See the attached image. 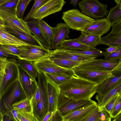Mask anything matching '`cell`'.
Here are the masks:
<instances>
[{
	"label": "cell",
	"mask_w": 121,
	"mask_h": 121,
	"mask_svg": "<svg viewBox=\"0 0 121 121\" xmlns=\"http://www.w3.org/2000/svg\"><path fill=\"white\" fill-rule=\"evenodd\" d=\"M27 98L18 79L0 100V109L3 115L13 109L12 105L14 103Z\"/></svg>",
	"instance_id": "7a4b0ae2"
},
{
	"label": "cell",
	"mask_w": 121,
	"mask_h": 121,
	"mask_svg": "<svg viewBox=\"0 0 121 121\" xmlns=\"http://www.w3.org/2000/svg\"><path fill=\"white\" fill-rule=\"evenodd\" d=\"M40 25L44 34L51 44L54 37L53 27L42 20H40Z\"/></svg>",
	"instance_id": "e575fe53"
},
{
	"label": "cell",
	"mask_w": 121,
	"mask_h": 121,
	"mask_svg": "<svg viewBox=\"0 0 121 121\" xmlns=\"http://www.w3.org/2000/svg\"><path fill=\"white\" fill-rule=\"evenodd\" d=\"M73 69H92L111 72L114 70L121 69V59L113 60L95 59L83 63Z\"/></svg>",
	"instance_id": "52a82bcc"
},
{
	"label": "cell",
	"mask_w": 121,
	"mask_h": 121,
	"mask_svg": "<svg viewBox=\"0 0 121 121\" xmlns=\"http://www.w3.org/2000/svg\"><path fill=\"white\" fill-rule=\"evenodd\" d=\"M96 102L91 99H75L69 98L60 92L58 100L57 109L63 116L72 111Z\"/></svg>",
	"instance_id": "5b68a950"
},
{
	"label": "cell",
	"mask_w": 121,
	"mask_h": 121,
	"mask_svg": "<svg viewBox=\"0 0 121 121\" xmlns=\"http://www.w3.org/2000/svg\"><path fill=\"white\" fill-rule=\"evenodd\" d=\"M0 26H2L4 27V22L2 19L0 17Z\"/></svg>",
	"instance_id": "db71d44e"
},
{
	"label": "cell",
	"mask_w": 121,
	"mask_h": 121,
	"mask_svg": "<svg viewBox=\"0 0 121 121\" xmlns=\"http://www.w3.org/2000/svg\"><path fill=\"white\" fill-rule=\"evenodd\" d=\"M18 64L33 78L36 79L39 73L34 62L20 60Z\"/></svg>",
	"instance_id": "4dcf8cb0"
},
{
	"label": "cell",
	"mask_w": 121,
	"mask_h": 121,
	"mask_svg": "<svg viewBox=\"0 0 121 121\" xmlns=\"http://www.w3.org/2000/svg\"><path fill=\"white\" fill-rule=\"evenodd\" d=\"M78 4L82 13L94 19L107 16L109 12L107 9V5L101 3L99 0H81Z\"/></svg>",
	"instance_id": "277c9868"
},
{
	"label": "cell",
	"mask_w": 121,
	"mask_h": 121,
	"mask_svg": "<svg viewBox=\"0 0 121 121\" xmlns=\"http://www.w3.org/2000/svg\"><path fill=\"white\" fill-rule=\"evenodd\" d=\"M9 61L7 57L0 56V72H4L6 67Z\"/></svg>",
	"instance_id": "bcb514c9"
},
{
	"label": "cell",
	"mask_w": 121,
	"mask_h": 121,
	"mask_svg": "<svg viewBox=\"0 0 121 121\" xmlns=\"http://www.w3.org/2000/svg\"><path fill=\"white\" fill-rule=\"evenodd\" d=\"M97 105L96 102L72 111L63 116V121H82Z\"/></svg>",
	"instance_id": "44dd1931"
},
{
	"label": "cell",
	"mask_w": 121,
	"mask_h": 121,
	"mask_svg": "<svg viewBox=\"0 0 121 121\" xmlns=\"http://www.w3.org/2000/svg\"><path fill=\"white\" fill-rule=\"evenodd\" d=\"M50 58L53 62L59 66L64 68L69 69H72L84 63L67 59L53 57Z\"/></svg>",
	"instance_id": "f546056e"
},
{
	"label": "cell",
	"mask_w": 121,
	"mask_h": 121,
	"mask_svg": "<svg viewBox=\"0 0 121 121\" xmlns=\"http://www.w3.org/2000/svg\"><path fill=\"white\" fill-rule=\"evenodd\" d=\"M118 92H121V82L104 95H101L97 94L96 95L95 98L97 101L99 106L101 108L104 107L113 97Z\"/></svg>",
	"instance_id": "d4e9b609"
},
{
	"label": "cell",
	"mask_w": 121,
	"mask_h": 121,
	"mask_svg": "<svg viewBox=\"0 0 121 121\" xmlns=\"http://www.w3.org/2000/svg\"><path fill=\"white\" fill-rule=\"evenodd\" d=\"M4 73H3L0 72V86L2 81V78H3Z\"/></svg>",
	"instance_id": "f5cc1de1"
},
{
	"label": "cell",
	"mask_w": 121,
	"mask_h": 121,
	"mask_svg": "<svg viewBox=\"0 0 121 121\" xmlns=\"http://www.w3.org/2000/svg\"><path fill=\"white\" fill-rule=\"evenodd\" d=\"M48 0H35L33 7L28 13L25 17L23 20L26 22L31 18L34 13Z\"/></svg>",
	"instance_id": "74e56055"
},
{
	"label": "cell",
	"mask_w": 121,
	"mask_h": 121,
	"mask_svg": "<svg viewBox=\"0 0 121 121\" xmlns=\"http://www.w3.org/2000/svg\"><path fill=\"white\" fill-rule=\"evenodd\" d=\"M101 108L98 105L82 120V121H99Z\"/></svg>",
	"instance_id": "d590c367"
},
{
	"label": "cell",
	"mask_w": 121,
	"mask_h": 121,
	"mask_svg": "<svg viewBox=\"0 0 121 121\" xmlns=\"http://www.w3.org/2000/svg\"><path fill=\"white\" fill-rule=\"evenodd\" d=\"M26 51L17 55L16 56L19 59L35 62L44 59L51 58V50L43 47L28 45Z\"/></svg>",
	"instance_id": "8fae6325"
},
{
	"label": "cell",
	"mask_w": 121,
	"mask_h": 121,
	"mask_svg": "<svg viewBox=\"0 0 121 121\" xmlns=\"http://www.w3.org/2000/svg\"><path fill=\"white\" fill-rule=\"evenodd\" d=\"M62 19L69 28L81 31L95 19L74 9L64 12Z\"/></svg>",
	"instance_id": "3957f363"
},
{
	"label": "cell",
	"mask_w": 121,
	"mask_h": 121,
	"mask_svg": "<svg viewBox=\"0 0 121 121\" xmlns=\"http://www.w3.org/2000/svg\"><path fill=\"white\" fill-rule=\"evenodd\" d=\"M3 116L0 109V121H3Z\"/></svg>",
	"instance_id": "11a10c76"
},
{
	"label": "cell",
	"mask_w": 121,
	"mask_h": 121,
	"mask_svg": "<svg viewBox=\"0 0 121 121\" xmlns=\"http://www.w3.org/2000/svg\"><path fill=\"white\" fill-rule=\"evenodd\" d=\"M37 77L41 83V93L38 104L33 111L39 121H42L48 111L47 78L43 73H39Z\"/></svg>",
	"instance_id": "30bf717a"
},
{
	"label": "cell",
	"mask_w": 121,
	"mask_h": 121,
	"mask_svg": "<svg viewBox=\"0 0 121 121\" xmlns=\"http://www.w3.org/2000/svg\"><path fill=\"white\" fill-rule=\"evenodd\" d=\"M32 100L27 98L16 102L12 105L13 108L19 112H34Z\"/></svg>",
	"instance_id": "f1b7e54d"
},
{
	"label": "cell",
	"mask_w": 121,
	"mask_h": 121,
	"mask_svg": "<svg viewBox=\"0 0 121 121\" xmlns=\"http://www.w3.org/2000/svg\"><path fill=\"white\" fill-rule=\"evenodd\" d=\"M16 8L7 10H0V17L3 20L4 27L11 28L29 34H31L26 22L17 15Z\"/></svg>",
	"instance_id": "8992f818"
},
{
	"label": "cell",
	"mask_w": 121,
	"mask_h": 121,
	"mask_svg": "<svg viewBox=\"0 0 121 121\" xmlns=\"http://www.w3.org/2000/svg\"><path fill=\"white\" fill-rule=\"evenodd\" d=\"M105 59L113 60L121 59V48L111 53H108L105 56Z\"/></svg>",
	"instance_id": "b9f144b4"
},
{
	"label": "cell",
	"mask_w": 121,
	"mask_h": 121,
	"mask_svg": "<svg viewBox=\"0 0 121 121\" xmlns=\"http://www.w3.org/2000/svg\"><path fill=\"white\" fill-rule=\"evenodd\" d=\"M0 47L8 54L15 56L27 49L26 46H16L0 44Z\"/></svg>",
	"instance_id": "d6a6232c"
},
{
	"label": "cell",
	"mask_w": 121,
	"mask_h": 121,
	"mask_svg": "<svg viewBox=\"0 0 121 121\" xmlns=\"http://www.w3.org/2000/svg\"><path fill=\"white\" fill-rule=\"evenodd\" d=\"M35 1V0H34Z\"/></svg>",
	"instance_id": "91938a15"
},
{
	"label": "cell",
	"mask_w": 121,
	"mask_h": 121,
	"mask_svg": "<svg viewBox=\"0 0 121 121\" xmlns=\"http://www.w3.org/2000/svg\"><path fill=\"white\" fill-rule=\"evenodd\" d=\"M121 98V92L117 93L102 108L108 112L110 115L113 108L117 101Z\"/></svg>",
	"instance_id": "f35d334b"
},
{
	"label": "cell",
	"mask_w": 121,
	"mask_h": 121,
	"mask_svg": "<svg viewBox=\"0 0 121 121\" xmlns=\"http://www.w3.org/2000/svg\"><path fill=\"white\" fill-rule=\"evenodd\" d=\"M18 112L19 121H39V120L34 112Z\"/></svg>",
	"instance_id": "ab89813d"
},
{
	"label": "cell",
	"mask_w": 121,
	"mask_h": 121,
	"mask_svg": "<svg viewBox=\"0 0 121 121\" xmlns=\"http://www.w3.org/2000/svg\"><path fill=\"white\" fill-rule=\"evenodd\" d=\"M53 112L48 111L45 114L42 121H48L51 117Z\"/></svg>",
	"instance_id": "c3c4849f"
},
{
	"label": "cell",
	"mask_w": 121,
	"mask_h": 121,
	"mask_svg": "<svg viewBox=\"0 0 121 121\" xmlns=\"http://www.w3.org/2000/svg\"><path fill=\"white\" fill-rule=\"evenodd\" d=\"M97 85L75 76L59 86L60 92L75 99H91L96 93Z\"/></svg>",
	"instance_id": "6da1fadb"
},
{
	"label": "cell",
	"mask_w": 121,
	"mask_h": 121,
	"mask_svg": "<svg viewBox=\"0 0 121 121\" xmlns=\"http://www.w3.org/2000/svg\"><path fill=\"white\" fill-rule=\"evenodd\" d=\"M78 0H70L69 4H72L74 6H76L78 4Z\"/></svg>",
	"instance_id": "816d5d0a"
},
{
	"label": "cell",
	"mask_w": 121,
	"mask_h": 121,
	"mask_svg": "<svg viewBox=\"0 0 121 121\" xmlns=\"http://www.w3.org/2000/svg\"><path fill=\"white\" fill-rule=\"evenodd\" d=\"M18 79L17 63L15 60H9L0 86V100L9 88Z\"/></svg>",
	"instance_id": "9c48e42d"
},
{
	"label": "cell",
	"mask_w": 121,
	"mask_h": 121,
	"mask_svg": "<svg viewBox=\"0 0 121 121\" xmlns=\"http://www.w3.org/2000/svg\"><path fill=\"white\" fill-rule=\"evenodd\" d=\"M32 0H19L16 8V14L19 18L23 19L24 14L28 5Z\"/></svg>",
	"instance_id": "8d00e7d4"
},
{
	"label": "cell",
	"mask_w": 121,
	"mask_h": 121,
	"mask_svg": "<svg viewBox=\"0 0 121 121\" xmlns=\"http://www.w3.org/2000/svg\"><path fill=\"white\" fill-rule=\"evenodd\" d=\"M119 0H114L115 2L117 4L118 3Z\"/></svg>",
	"instance_id": "6f0895ef"
},
{
	"label": "cell",
	"mask_w": 121,
	"mask_h": 121,
	"mask_svg": "<svg viewBox=\"0 0 121 121\" xmlns=\"http://www.w3.org/2000/svg\"><path fill=\"white\" fill-rule=\"evenodd\" d=\"M101 36L85 33L81 31V34L78 38L83 44L95 48L97 45L102 44L100 40Z\"/></svg>",
	"instance_id": "4316f807"
},
{
	"label": "cell",
	"mask_w": 121,
	"mask_h": 121,
	"mask_svg": "<svg viewBox=\"0 0 121 121\" xmlns=\"http://www.w3.org/2000/svg\"><path fill=\"white\" fill-rule=\"evenodd\" d=\"M121 113L113 118V121H121Z\"/></svg>",
	"instance_id": "f907efd6"
},
{
	"label": "cell",
	"mask_w": 121,
	"mask_h": 121,
	"mask_svg": "<svg viewBox=\"0 0 121 121\" xmlns=\"http://www.w3.org/2000/svg\"><path fill=\"white\" fill-rule=\"evenodd\" d=\"M75 76L91 82L98 85L107 78L114 76L111 71L95 69H72Z\"/></svg>",
	"instance_id": "ba28073f"
},
{
	"label": "cell",
	"mask_w": 121,
	"mask_h": 121,
	"mask_svg": "<svg viewBox=\"0 0 121 121\" xmlns=\"http://www.w3.org/2000/svg\"><path fill=\"white\" fill-rule=\"evenodd\" d=\"M1 44L16 46L30 45L9 32L5 27L0 26Z\"/></svg>",
	"instance_id": "603a6c76"
},
{
	"label": "cell",
	"mask_w": 121,
	"mask_h": 121,
	"mask_svg": "<svg viewBox=\"0 0 121 121\" xmlns=\"http://www.w3.org/2000/svg\"><path fill=\"white\" fill-rule=\"evenodd\" d=\"M43 73L47 79L58 86L68 80L72 77L64 74Z\"/></svg>",
	"instance_id": "1f68e13d"
},
{
	"label": "cell",
	"mask_w": 121,
	"mask_h": 121,
	"mask_svg": "<svg viewBox=\"0 0 121 121\" xmlns=\"http://www.w3.org/2000/svg\"><path fill=\"white\" fill-rule=\"evenodd\" d=\"M71 52L82 55L90 56H105L108 54L107 52H104L97 49H89L78 50H77L69 49Z\"/></svg>",
	"instance_id": "836d02e7"
},
{
	"label": "cell",
	"mask_w": 121,
	"mask_h": 121,
	"mask_svg": "<svg viewBox=\"0 0 121 121\" xmlns=\"http://www.w3.org/2000/svg\"><path fill=\"white\" fill-rule=\"evenodd\" d=\"M63 116L57 109L53 112L48 121H63Z\"/></svg>",
	"instance_id": "f6af8a7d"
},
{
	"label": "cell",
	"mask_w": 121,
	"mask_h": 121,
	"mask_svg": "<svg viewBox=\"0 0 121 121\" xmlns=\"http://www.w3.org/2000/svg\"><path fill=\"white\" fill-rule=\"evenodd\" d=\"M19 0H9L0 5V10L11 9L16 8Z\"/></svg>",
	"instance_id": "60d3db41"
},
{
	"label": "cell",
	"mask_w": 121,
	"mask_h": 121,
	"mask_svg": "<svg viewBox=\"0 0 121 121\" xmlns=\"http://www.w3.org/2000/svg\"><path fill=\"white\" fill-rule=\"evenodd\" d=\"M106 18L111 26L121 21V0L119 1L115 6L111 8Z\"/></svg>",
	"instance_id": "83f0119b"
},
{
	"label": "cell",
	"mask_w": 121,
	"mask_h": 121,
	"mask_svg": "<svg viewBox=\"0 0 121 121\" xmlns=\"http://www.w3.org/2000/svg\"><path fill=\"white\" fill-rule=\"evenodd\" d=\"M0 56L9 57H12L13 56L8 54L6 52L0 47Z\"/></svg>",
	"instance_id": "7dc6e473"
},
{
	"label": "cell",
	"mask_w": 121,
	"mask_h": 121,
	"mask_svg": "<svg viewBox=\"0 0 121 121\" xmlns=\"http://www.w3.org/2000/svg\"><path fill=\"white\" fill-rule=\"evenodd\" d=\"M18 80L26 94L27 98L31 99L37 88L36 79L33 78L18 63Z\"/></svg>",
	"instance_id": "5bb4252c"
},
{
	"label": "cell",
	"mask_w": 121,
	"mask_h": 121,
	"mask_svg": "<svg viewBox=\"0 0 121 121\" xmlns=\"http://www.w3.org/2000/svg\"><path fill=\"white\" fill-rule=\"evenodd\" d=\"M121 98L117 101L113 108L110 115L111 118H113L121 113Z\"/></svg>",
	"instance_id": "7bdbcfd3"
},
{
	"label": "cell",
	"mask_w": 121,
	"mask_h": 121,
	"mask_svg": "<svg viewBox=\"0 0 121 121\" xmlns=\"http://www.w3.org/2000/svg\"><path fill=\"white\" fill-rule=\"evenodd\" d=\"M58 48L80 50L97 49L83 44L78 39H65L61 42Z\"/></svg>",
	"instance_id": "484cf974"
},
{
	"label": "cell",
	"mask_w": 121,
	"mask_h": 121,
	"mask_svg": "<svg viewBox=\"0 0 121 121\" xmlns=\"http://www.w3.org/2000/svg\"><path fill=\"white\" fill-rule=\"evenodd\" d=\"M120 48L115 46H110L109 48H106V50L108 53H111L115 51Z\"/></svg>",
	"instance_id": "681fc988"
},
{
	"label": "cell",
	"mask_w": 121,
	"mask_h": 121,
	"mask_svg": "<svg viewBox=\"0 0 121 121\" xmlns=\"http://www.w3.org/2000/svg\"><path fill=\"white\" fill-rule=\"evenodd\" d=\"M51 57L69 59L74 61L85 63L95 59L96 56L82 55L71 52L69 49L58 48L51 50Z\"/></svg>",
	"instance_id": "2e32d148"
},
{
	"label": "cell",
	"mask_w": 121,
	"mask_h": 121,
	"mask_svg": "<svg viewBox=\"0 0 121 121\" xmlns=\"http://www.w3.org/2000/svg\"><path fill=\"white\" fill-rule=\"evenodd\" d=\"M10 33L30 45L43 47L39 40L31 34L27 33L8 27H5Z\"/></svg>",
	"instance_id": "cb8c5ba5"
},
{
	"label": "cell",
	"mask_w": 121,
	"mask_h": 121,
	"mask_svg": "<svg viewBox=\"0 0 121 121\" xmlns=\"http://www.w3.org/2000/svg\"><path fill=\"white\" fill-rule=\"evenodd\" d=\"M54 37L51 43V50L58 48L61 42L66 39H69V28L65 23H58L53 27Z\"/></svg>",
	"instance_id": "ac0fdd59"
},
{
	"label": "cell",
	"mask_w": 121,
	"mask_h": 121,
	"mask_svg": "<svg viewBox=\"0 0 121 121\" xmlns=\"http://www.w3.org/2000/svg\"><path fill=\"white\" fill-rule=\"evenodd\" d=\"M99 121H110L111 118L109 113L103 108H101Z\"/></svg>",
	"instance_id": "ee69618b"
},
{
	"label": "cell",
	"mask_w": 121,
	"mask_h": 121,
	"mask_svg": "<svg viewBox=\"0 0 121 121\" xmlns=\"http://www.w3.org/2000/svg\"><path fill=\"white\" fill-rule=\"evenodd\" d=\"M40 20L37 19L26 22L29 30L40 41L43 46L51 50L50 43L45 36L41 29Z\"/></svg>",
	"instance_id": "ffe728a7"
},
{
	"label": "cell",
	"mask_w": 121,
	"mask_h": 121,
	"mask_svg": "<svg viewBox=\"0 0 121 121\" xmlns=\"http://www.w3.org/2000/svg\"><path fill=\"white\" fill-rule=\"evenodd\" d=\"M48 111L54 112L57 109L58 100L60 91L58 86L47 78Z\"/></svg>",
	"instance_id": "7402d4cb"
},
{
	"label": "cell",
	"mask_w": 121,
	"mask_h": 121,
	"mask_svg": "<svg viewBox=\"0 0 121 121\" xmlns=\"http://www.w3.org/2000/svg\"><path fill=\"white\" fill-rule=\"evenodd\" d=\"M39 73L62 74L71 77L75 76L72 69L61 67L53 62L48 58L34 62Z\"/></svg>",
	"instance_id": "7c38bea8"
},
{
	"label": "cell",
	"mask_w": 121,
	"mask_h": 121,
	"mask_svg": "<svg viewBox=\"0 0 121 121\" xmlns=\"http://www.w3.org/2000/svg\"><path fill=\"white\" fill-rule=\"evenodd\" d=\"M114 76L107 78L97 85L96 93L101 95L105 94L119 82H121V69L111 72Z\"/></svg>",
	"instance_id": "d6986e66"
},
{
	"label": "cell",
	"mask_w": 121,
	"mask_h": 121,
	"mask_svg": "<svg viewBox=\"0 0 121 121\" xmlns=\"http://www.w3.org/2000/svg\"><path fill=\"white\" fill-rule=\"evenodd\" d=\"M0 44H1V43H0Z\"/></svg>",
	"instance_id": "680465c9"
},
{
	"label": "cell",
	"mask_w": 121,
	"mask_h": 121,
	"mask_svg": "<svg viewBox=\"0 0 121 121\" xmlns=\"http://www.w3.org/2000/svg\"><path fill=\"white\" fill-rule=\"evenodd\" d=\"M111 26L106 18L95 19L81 31L88 34L101 36L107 33Z\"/></svg>",
	"instance_id": "9a60e30c"
},
{
	"label": "cell",
	"mask_w": 121,
	"mask_h": 121,
	"mask_svg": "<svg viewBox=\"0 0 121 121\" xmlns=\"http://www.w3.org/2000/svg\"><path fill=\"white\" fill-rule=\"evenodd\" d=\"M66 3L64 0H48L35 11L31 19L42 20L61 11Z\"/></svg>",
	"instance_id": "4fadbf2b"
},
{
	"label": "cell",
	"mask_w": 121,
	"mask_h": 121,
	"mask_svg": "<svg viewBox=\"0 0 121 121\" xmlns=\"http://www.w3.org/2000/svg\"><path fill=\"white\" fill-rule=\"evenodd\" d=\"M102 44L121 48V21L114 24L111 31L106 36L100 38Z\"/></svg>",
	"instance_id": "e0dca14e"
},
{
	"label": "cell",
	"mask_w": 121,
	"mask_h": 121,
	"mask_svg": "<svg viewBox=\"0 0 121 121\" xmlns=\"http://www.w3.org/2000/svg\"><path fill=\"white\" fill-rule=\"evenodd\" d=\"M9 0H0V5Z\"/></svg>",
	"instance_id": "9f6ffc18"
}]
</instances>
